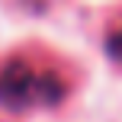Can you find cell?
I'll use <instances>...</instances> for the list:
<instances>
[{"label":"cell","mask_w":122,"mask_h":122,"mask_svg":"<svg viewBox=\"0 0 122 122\" xmlns=\"http://www.w3.org/2000/svg\"><path fill=\"white\" fill-rule=\"evenodd\" d=\"M67 97V80L58 67L42 64L29 55H13L0 64V106L6 109H32V106H58Z\"/></svg>","instance_id":"cell-1"},{"label":"cell","mask_w":122,"mask_h":122,"mask_svg":"<svg viewBox=\"0 0 122 122\" xmlns=\"http://www.w3.org/2000/svg\"><path fill=\"white\" fill-rule=\"evenodd\" d=\"M106 51H109L112 61H122V19L112 26L109 36H106Z\"/></svg>","instance_id":"cell-2"}]
</instances>
